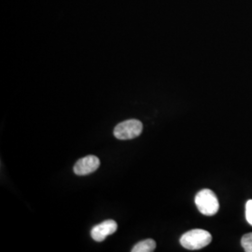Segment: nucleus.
Wrapping results in <instances>:
<instances>
[{
    "mask_svg": "<svg viewBox=\"0 0 252 252\" xmlns=\"http://www.w3.org/2000/svg\"><path fill=\"white\" fill-rule=\"evenodd\" d=\"M99 159L94 155H88L80 159L74 165V173L78 176H86L99 167Z\"/></svg>",
    "mask_w": 252,
    "mask_h": 252,
    "instance_id": "obj_5",
    "label": "nucleus"
},
{
    "mask_svg": "<svg viewBox=\"0 0 252 252\" xmlns=\"http://www.w3.org/2000/svg\"><path fill=\"white\" fill-rule=\"evenodd\" d=\"M117 229V222L113 220H108L94 226L91 231V235L94 241L102 242L108 235L114 234Z\"/></svg>",
    "mask_w": 252,
    "mask_h": 252,
    "instance_id": "obj_4",
    "label": "nucleus"
},
{
    "mask_svg": "<svg viewBox=\"0 0 252 252\" xmlns=\"http://www.w3.org/2000/svg\"><path fill=\"white\" fill-rule=\"evenodd\" d=\"M246 219L252 226V200H249L246 204Z\"/></svg>",
    "mask_w": 252,
    "mask_h": 252,
    "instance_id": "obj_8",
    "label": "nucleus"
},
{
    "mask_svg": "<svg viewBox=\"0 0 252 252\" xmlns=\"http://www.w3.org/2000/svg\"><path fill=\"white\" fill-rule=\"evenodd\" d=\"M195 205L205 216H213L219 211L220 204L216 194L208 189L200 190L195 196Z\"/></svg>",
    "mask_w": 252,
    "mask_h": 252,
    "instance_id": "obj_2",
    "label": "nucleus"
},
{
    "mask_svg": "<svg viewBox=\"0 0 252 252\" xmlns=\"http://www.w3.org/2000/svg\"><path fill=\"white\" fill-rule=\"evenodd\" d=\"M156 248V243L153 239H146L135 245L132 252H153Z\"/></svg>",
    "mask_w": 252,
    "mask_h": 252,
    "instance_id": "obj_6",
    "label": "nucleus"
},
{
    "mask_svg": "<svg viewBox=\"0 0 252 252\" xmlns=\"http://www.w3.org/2000/svg\"><path fill=\"white\" fill-rule=\"evenodd\" d=\"M143 125L138 120H127L119 124L114 129V135L118 139L128 140L137 137L142 133Z\"/></svg>",
    "mask_w": 252,
    "mask_h": 252,
    "instance_id": "obj_3",
    "label": "nucleus"
},
{
    "mask_svg": "<svg viewBox=\"0 0 252 252\" xmlns=\"http://www.w3.org/2000/svg\"><path fill=\"white\" fill-rule=\"evenodd\" d=\"M241 245L246 252H252V233L246 234L241 239Z\"/></svg>",
    "mask_w": 252,
    "mask_h": 252,
    "instance_id": "obj_7",
    "label": "nucleus"
},
{
    "mask_svg": "<svg viewBox=\"0 0 252 252\" xmlns=\"http://www.w3.org/2000/svg\"><path fill=\"white\" fill-rule=\"evenodd\" d=\"M212 241V236L206 230L194 229L183 234L180 237V244L184 249L196 251L207 247Z\"/></svg>",
    "mask_w": 252,
    "mask_h": 252,
    "instance_id": "obj_1",
    "label": "nucleus"
}]
</instances>
